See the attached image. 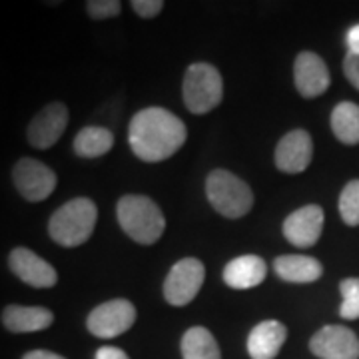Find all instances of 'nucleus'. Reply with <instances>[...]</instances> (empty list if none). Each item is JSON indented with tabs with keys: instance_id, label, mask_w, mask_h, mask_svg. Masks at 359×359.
I'll list each match as a JSON object with an SVG mask.
<instances>
[{
	"instance_id": "aec40b11",
	"label": "nucleus",
	"mask_w": 359,
	"mask_h": 359,
	"mask_svg": "<svg viewBox=\"0 0 359 359\" xmlns=\"http://www.w3.org/2000/svg\"><path fill=\"white\" fill-rule=\"evenodd\" d=\"M182 355L184 359H222L216 337L202 325H194L184 334Z\"/></svg>"
},
{
	"instance_id": "4be33fe9",
	"label": "nucleus",
	"mask_w": 359,
	"mask_h": 359,
	"mask_svg": "<svg viewBox=\"0 0 359 359\" xmlns=\"http://www.w3.org/2000/svg\"><path fill=\"white\" fill-rule=\"evenodd\" d=\"M339 214L347 226H359V180L347 182L339 194Z\"/></svg>"
},
{
	"instance_id": "bb28decb",
	"label": "nucleus",
	"mask_w": 359,
	"mask_h": 359,
	"mask_svg": "<svg viewBox=\"0 0 359 359\" xmlns=\"http://www.w3.org/2000/svg\"><path fill=\"white\" fill-rule=\"evenodd\" d=\"M96 359H130L124 349L112 346H104L96 351Z\"/></svg>"
},
{
	"instance_id": "f8f14e48",
	"label": "nucleus",
	"mask_w": 359,
	"mask_h": 359,
	"mask_svg": "<svg viewBox=\"0 0 359 359\" xmlns=\"http://www.w3.org/2000/svg\"><path fill=\"white\" fill-rule=\"evenodd\" d=\"M323 230V210L318 204H308L283 222V236L295 248H311L318 244Z\"/></svg>"
},
{
	"instance_id": "7ed1b4c3",
	"label": "nucleus",
	"mask_w": 359,
	"mask_h": 359,
	"mask_svg": "<svg viewBox=\"0 0 359 359\" xmlns=\"http://www.w3.org/2000/svg\"><path fill=\"white\" fill-rule=\"evenodd\" d=\"M98 222V208L90 198H74L62 204L48 222L50 238L62 248L86 244Z\"/></svg>"
},
{
	"instance_id": "1a4fd4ad",
	"label": "nucleus",
	"mask_w": 359,
	"mask_h": 359,
	"mask_svg": "<svg viewBox=\"0 0 359 359\" xmlns=\"http://www.w3.org/2000/svg\"><path fill=\"white\" fill-rule=\"evenodd\" d=\"M8 268L20 282L36 290H48L58 283V271L54 266L25 245H16L8 254Z\"/></svg>"
},
{
	"instance_id": "f03ea898",
	"label": "nucleus",
	"mask_w": 359,
	"mask_h": 359,
	"mask_svg": "<svg viewBox=\"0 0 359 359\" xmlns=\"http://www.w3.org/2000/svg\"><path fill=\"white\" fill-rule=\"evenodd\" d=\"M116 216L122 231L136 244H156L166 230V218L162 210L148 196H122L116 205Z\"/></svg>"
},
{
	"instance_id": "a878e982",
	"label": "nucleus",
	"mask_w": 359,
	"mask_h": 359,
	"mask_svg": "<svg viewBox=\"0 0 359 359\" xmlns=\"http://www.w3.org/2000/svg\"><path fill=\"white\" fill-rule=\"evenodd\" d=\"M344 72H346L347 80L353 84V88L359 90V54L347 52L346 60H344Z\"/></svg>"
},
{
	"instance_id": "9d476101",
	"label": "nucleus",
	"mask_w": 359,
	"mask_h": 359,
	"mask_svg": "<svg viewBox=\"0 0 359 359\" xmlns=\"http://www.w3.org/2000/svg\"><path fill=\"white\" fill-rule=\"evenodd\" d=\"M68 126V108L65 102L46 104L39 114L34 116L26 128V142L36 150H48Z\"/></svg>"
},
{
	"instance_id": "a211bd4d",
	"label": "nucleus",
	"mask_w": 359,
	"mask_h": 359,
	"mask_svg": "<svg viewBox=\"0 0 359 359\" xmlns=\"http://www.w3.org/2000/svg\"><path fill=\"white\" fill-rule=\"evenodd\" d=\"M273 269L280 280L290 283H311L320 280L323 266L311 256H280L273 262Z\"/></svg>"
},
{
	"instance_id": "5701e85b",
	"label": "nucleus",
	"mask_w": 359,
	"mask_h": 359,
	"mask_svg": "<svg viewBox=\"0 0 359 359\" xmlns=\"http://www.w3.org/2000/svg\"><path fill=\"white\" fill-rule=\"evenodd\" d=\"M339 292L344 295L339 316L344 320H359V278H347L339 283Z\"/></svg>"
},
{
	"instance_id": "2eb2a0df",
	"label": "nucleus",
	"mask_w": 359,
	"mask_h": 359,
	"mask_svg": "<svg viewBox=\"0 0 359 359\" xmlns=\"http://www.w3.org/2000/svg\"><path fill=\"white\" fill-rule=\"evenodd\" d=\"M54 323V313L42 306H18L11 304L2 309V325L11 334H32L42 332Z\"/></svg>"
},
{
	"instance_id": "6e6552de",
	"label": "nucleus",
	"mask_w": 359,
	"mask_h": 359,
	"mask_svg": "<svg viewBox=\"0 0 359 359\" xmlns=\"http://www.w3.org/2000/svg\"><path fill=\"white\" fill-rule=\"evenodd\" d=\"M204 278L205 268L200 259L184 257V259L176 262L164 282V297L168 304L176 306V308L188 306L202 290Z\"/></svg>"
},
{
	"instance_id": "cd10ccee",
	"label": "nucleus",
	"mask_w": 359,
	"mask_h": 359,
	"mask_svg": "<svg viewBox=\"0 0 359 359\" xmlns=\"http://www.w3.org/2000/svg\"><path fill=\"white\" fill-rule=\"evenodd\" d=\"M346 44L349 54H359V25H353L347 30Z\"/></svg>"
},
{
	"instance_id": "4468645a",
	"label": "nucleus",
	"mask_w": 359,
	"mask_h": 359,
	"mask_svg": "<svg viewBox=\"0 0 359 359\" xmlns=\"http://www.w3.org/2000/svg\"><path fill=\"white\" fill-rule=\"evenodd\" d=\"M313 142L306 130H292L278 142L276 166L285 174H299L311 164Z\"/></svg>"
},
{
	"instance_id": "0eeeda50",
	"label": "nucleus",
	"mask_w": 359,
	"mask_h": 359,
	"mask_svg": "<svg viewBox=\"0 0 359 359\" xmlns=\"http://www.w3.org/2000/svg\"><path fill=\"white\" fill-rule=\"evenodd\" d=\"M134 321H136L134 304L124 297H116L90 311L86 318V327L90 334L100 339H114L124 332H128Z\"/></svg>"
},
{
	"instance_id": "dca6fc26",
	"label": "nucleus",
	"mask_w": 359,
	"mask_h": 359,
	"mask_svg": "<svg viewBox=\"0 0 359 359\" xmlns=\"http://www.w3.org/2000/svg\"><path fill=\"white\" fill-rule=\"evenodd\" d=\"M285 337H287V330L282 321H262L250 332L248 353L252 359H273L285 344Z\"/></svg>"
},
{
	"instance_id": "f3484780",
	"label": "nucleus",
	"mask_w": 359,
	"mask_h": 359,
	"mask_svg": "<svg viewBox=\"0 0 359 359\" xmlns=\"http://www.w3.org/2000/svg\"><path fill=\"white\" fill-rule=\"evenodd\" d=\"M268 264L259 256H240L224 268V282L231 290H252L266 280Z\"/></svg>"
},
{
	"instance_id": "f257e3e1",
	"label": "nucleus",
	"mask_w": 359,
	"mask_h": 359,
	"mask_svg": "<svg viewBox=\"0 0 359 359\" xmlns=\"http://www.w3.org/2000/svg\"><path fill=\"white\" fill-rule=\"evenodd\" d=\"M188 138V128L166 108L150 106L130 120L128 144L144 162H164L178 152Z\"/></svg>"
},
{
	"instance_id": "39448f33",
	"label": "nucleus",
	"mask_w": 359,
	"mask_h": 359,
	"mask_svg": "<svg viewBox=\"0 0 359 359\" xmlns=\"http://www.w3.org/2000/svg\"><path fill=\"white\" fill-rule=\"evenodd\" d=\"M184 104L192 114H208L224 98V82L218 68L208 62H196L188 66L182 88Z\"/></svg>"
},
{
	"instance_id": "b1692460",
	"label": "nucleus",
	"mask_w": 359,
	"mask_h": 359,
	"mask_svg": "<svg viewBox=\"0 0 359 359\" xmlns=\"http://www.w3.org/2000/svg\"><path fill=\"white\" fill-rule=\"evenodd\" d=\"M86 13L94 20H106V18H114L122 13V4L118 0H88Z\"/></svg>"
},
{
	"instance_id": "412c9836",
	"label": "nucleus",
	"mask_w": 359,
	"mask_h": 359,
	"mask_svg": "<svg viewBox=\"0 0 359 359\" xmlns=\"http://www.w3.org/2000/svg\"><path fill=\"white\" fill-rule=\"evenodd\" d=\"M332 130L335 138L347 144L355 146L359 144V106L353 102H339L332 112Z\"/></svg>"
},
{
	"instance_id": "ddd939ff",
	"label": "nucleus",
	"mask_w": 359,
	"mask_h": 359,
	"mask_svg": "<svg viewBox=\"0 0 359 359\" xmlns=\"http://www.w3.org/2000/svg\"><path fill=\"white\" fill-rule=\"evenodd\" d=\"M294 82L304 98H318L330 88V70L316 52H299L294 65Z\"/></svg>"
},
{
	"instance_id": "9b49d317",
	"label": "nucleus",
	"mask_w": 359,
	"mask_h": 359,
	"mask_svg": "<svg viewBox=\"0 0 359 359\" xmlns=\"http://www.w3.org/2000/svg\"><path fill=\"white\" fill-rule=\"evenodd\" d=\"M309 349L320 359H359V337L344 325H325L313 334Z\"/></svg>"
},
{
	"instance_id": "6ab92c4d",
	"label": "nucleus",
	"mask_w": 359,
	"mask_h": 359,
	"mask_svg": "<svg viewBox=\"0 0 359 359\" xmlns=\"http://www.w3.org/2000/svg\"><path fill=\"white\" fill-rule=\"evenodd\" d=\"M114 146V134L104 126H84L74 138V154L80 158H100Z\"/></svg>"
},
{
	"instance_id": "20e7f679",
	"label": "nucleus",
	"mask_w": 359,
	"mask_h": 359,
	"mask_svg": "<svg viewBox=\"0 0 359 359\" xmlns=\"http://www.w3.org/2000/svg\"><path fill=\"white\" fill-rule=\"evenodd\" d=\"M205 196L218 214L230 219L242 218L254 208L252 188L228 170H214L208 176Z\"/></svg>"
},
{
	"instance_id": "393cba45",
	"label": "nucleus",
	"mask_w": 359,
	"mask_h": 359,
	"mask_svg": "<svg viewBox=\"0 0 359 359\" xmlns=\"http://www.w3.org/2000/svg\"><path fill=\"white\" fill-rule=\"evenodd\" d=\"M132 8L142 18H154V16L162 13L164 2L162 0H134L132 2Z\"/></svg>"
},
{
	"instance_id": "423d86ee",
	"label": "nucleus",
	"mask_w": 359,
	"mask_h": 359,
	"mask_svg": "<svg viewBox=\"0 0 359 359\" xmlns=\"http://www.w3.org/2000/svg\"><path fill=\"white\" fill-rule=\"evenodd\" d=\"M14 188L26 202H44L56 190V172L36 158H20L13 168Z\"/></svg>"
},
{
	"instance_id": "c85d7f7f",
	"label": "nucleus",
	"mask_w": 359,
	"mask_h": 359,
	"mask_svg": "<svg viewBox=\"0 0 359 359\" xmlns=\"http://www.w3.org/2000/svg\"><path fill=\"white\" fill-rule=\"evenodd\" d=\"M22 359H66V358L58 355V353H54V351H48V349H32V351L25 353V358Z\"/></svg>"
}]
</instances>
